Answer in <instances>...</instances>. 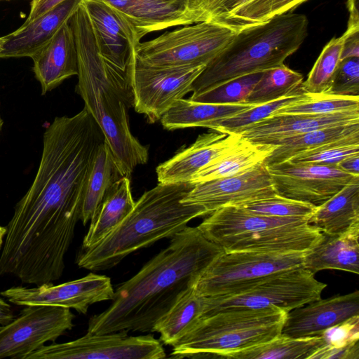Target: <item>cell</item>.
Masks as SVG:
<instances>
[{
    "instance_id": "cell-1",
    "label": "cell",
    "mask_w": 359,
    "mask_h": 359,
    "mask_svg": "<svg viewBox=\"0 0 359 359\" xmlns=\"http://www.w3.org/2000/svg\"><path fill=\"white\" fill-rule=\"evenodd\" d=\"M105 136L90 112L57 116L46 128L34 181L10 224L32 241L55 245L74 235L88 180Z\"/></svg>"
},
{
    "instance_id": "cell-2",
    "label": "cell",
    "mask_w": 359,
    "mask_h": 359,
    "mask_svg": "<svg viewBox=\"0 0 359 359\" xmlns=\"http://www.w3.org/2000/svg\"><path fill=\"white\" fill-rule=\"evenodd\" d=\"M224 250L187 226L168 247L114 290L111 305L90 317L87 333L152 332L156 321Z\"/></svg>"
},
{
    "instance_id": "cell-3",
    "label": "cell",
    "mask_w": 359,
    "mask_h": 359,
    "mask_svg": "<svg viewBox=\"0 0 359 359\" xmlns=\"http://www.w3.org/2000/svg\"><path fill=\"white\" fill-rule=\"evenodd\" d=\"M69 23L77 53L76 93L102 129L122 174L129 177L147 162L149 150L130 128L128 111L134 107V97L128 69L122 71L100 55L83 2Z\"/></svg>"
},
{
    "instance_id": "cell-4",
    "label": "cell",
    "mask_w": 359,
    "mask_h": 359,
    "mask_svg": "<svg viewBox=\"0 0 359 359\" xmlns=\"http://www.w3.org/2000/svg\"><path fill=\"white\" fill-rule=\"evenodd\" d=\"M194 186L190 182L158 183L145 191L113 231L97 244L79 251L77 265L93 271L110 269L128 255L171 238L191 219L207 215L200 206L182 202Z\"/></svg>"
},
{
    "instance_id": "cell-5",
    "label": "cell",
    "mask_w": 359,
    "mask_h": 359,
    "mask_svg": "<svg viewBox=\"0 0 359 359\" xmlns=\"http://www.w3.org/2000/svg\"><path fill=\"white\" fill-rule=\"evenodd\" d=\"M306 15L287 12L238 31L191 85L196 96L229 80L284 65L308 35Z\"/></svg>"
},
{
    "instance_id": "cell-6",
    "label": "cell",
    "mask_w": 359,
    "mask_h": 359,
    "mask_svg": "<svg viewBox=\"0 0 359 359\" xmlns=\"http://www.w3.org/2000/svg\"><path fill=\"white\" fill-rule=\"evenodd\" d=\"M208 215L197 227L224 252H304L322 236L307 219L263 215L238 205Z\"/></svg>"
},
{
    "instance_id": "cell-7",
    "label": "cell",
    "mask_w": 359,
    "mask_h": 359,
    "mask_svg": "<svg viewBox=\"0 0 359 359\" xmlns=\"http://www.w3.org/2000/svg\"><path fill=\"white\" fill-rule=\"evenodd\" d=\"M287 311L276 306L219 311L202 318L172 347L170 357H222L265 343L281 334Z\"/></svg>"
},
{
    "instance_id": "cell-8",
    "label": "cell",
    "mask_w": 359,
    "mask_h": 359,
    "mask_svg": "<svg viewBox=\"0 0 359 359\" xmlns=\"http://www.w3.org/2000/svg\"><path fill=\"white\" fill-rule=\"evenodd\" d=\"M326 287L304 267L292 268L250 281L226 294L204 297L202 318L226 309L276 306L289 312L320 299Z\"/></svg>"
},
{
    "instance_id": "cell-9",
    "label": "cell",
    "mask_w": 359,
    "mask_h": 359,
    "mask_svg": "<svg viewBox=\"0 0 359 359\" xmlns=\"http://www.w3.org/2000/svg\"><path fill=\"white\" fill-rule=\"evenodd\" d=\"M237 32L207 20L166 32L140 42L133 50L142 62L155 67L207 65L233 39Z\"/></svg>"
},
{
    "instance_id": "cell-10",
    "label": "cell",
    "mask_w": 359,
    "mask_h": 359,
    "mask_svg": "<svg viewBox=\"0 0 359 359\" xmlns=\"http://www.w3.org/2000/svg\"><path fill=\"white\" fill-rule=\"evenodd\" d=\"M304 253L223 252L202 272L194 287L203 297L226 294L269 274L302 266Z\"/></svg>"
},
{
    "instance_id": "cell-11",
    "label": "cell",
    "mask_w": 359,
    "mask_h": 359,
    "mask_svg": "<svg viewBox=\"0 0 359 359\" xmlns=\"http://www.w3.org/2000/svg\"><path fill=\"white\" fill-rule=\"evenodd\" d=\"M205 65L182 67H155L135 57L130 61L128 72L136 112L154 123L178 100L191 92V85Z\"/></svg>"
},
{
    "instance_id": "cell-12",
    "label": "cell",
    "mask_w": 359,
    "mask_h": 359,
    "mask_svg": "<svg viewBox=\"0 0 359 359\" xmlns=\"http://www.w3.org/2000/svg\"><path fill=\"white\" fill-rule=\"evenodd\" d=\"M126 331L103 334L86 333L74 341L47 346L24 359H160L166 357L153 335L129 336Z\"/></svg>"
},
{
    "instance_id": "cell-13",
    "label": "cell",
    "mask_w": 359,
    "mask_h": 359,
    "mask_svg": "<svg viewBox=\"0 0 359 359\" xmlns=\"http://www.w3.org/2000/svg\"><path fill=\"white\" fill-rule=\"evenodd\" d=\"M0 330V359H24L48 341H55L74 327L69 309L28 305Z\"/></svg>"
},
{
    "instance_id": "cell-14",
    "label": "cell",
    "mask_w": 359,
    "mask_h": 359,
    "mask_svg": "<svg viewBox=\"0 0 359 359\" xmlns=\"http://www.w3.org/2000/svg\"><path fill=\"white\" fill-rule=\"evenodd\" d=\"M36 286H14L0 294L18 306H60L73 309L82 314H86L93 304L111 300L114 294L111 279L93 273L60 285L44 283Z\"/></svg>"
},
{
    "instance_id": "cell-15",
    "label": "cell",
    "mask_w": 359,
    "mask_h": 359,
    "mask_svg": "<svg viewBox=\"0 0 359 359\" xmlns=\"http://www.w3.org/2000/svg\"><path fill=\"white\" fill-rule=\"evenodd\" d=\"M266 167L278 194L317 206L356 177L337 165L286 161Z\"/></svg>"
},
{
    "instance_id": "cell-16",
    "label": "cell",
    "mask_w": 359,
    "mask_h": 359,
    "mask_svg": "<svg viewBox=\"0 0 359 359\" xmlns=\"http://www.w3.org/2000/svg\"><path fill=\"white\" fill-rule=\"evenodd\" d=\"M277 194L264 163L239 175L194 184L182 200L200 206L207 215L226 205L259 200Z\"/></svg>"
},
{
    "instance_id": "cell-17",
    "label": "cell",
    "mask_w": 359,
    "mask_h": 359,
    "mask_svg": "<svg viewBox=\"0 0 359 359\" xmlns=\"http://www.w3.org/2000/svg\"><path fill=\"white\" fill-rule=\"evenodd\" d=\"M123 17L141 39L152 32L203 22L194 0H101Z\"/></svg>"
},
{
    "instance_id": "cell-18",
    "label": "cell",
    "mask_w": 359,
    "mask_h": 359,
    "mask_svg": "<svg viewBox=\"0 0 359 359\" xmlns=\"http://www.w3.org/2000/svg\"><path fill=\"white\" fill-rule=\"evenodd\" d=\"M93 29L100 55L122 71H126L135 47L140 42L128 21L101 0L83 1Z\"/></svg>"
},
{
    "instance_id": "cell-19",
    "label": "cell",
    "mask_w": 359,
    "mask_h": 359,
    "mask_svg": "<svg viewBox=\"0 0 359 359\" xmlns=\"http://www.w3.org/2000/svg\"><path fill=\"white\" fill-rule=\"evenodd\" d=\"M355 316H359L358 290L320 298L289 311L281 334L296 338L318 336Z\"/></svg>"
},
{
    "instance_id": "cell-20",
    "label": "cell",
    "mask_w": 359,
    "mask_h": 359,
    "mask_svg": "<svg viewBox=\"0 0 359 359\" xmlns=\"http://www.w3.org/2000/svg\"><path fill=\"white\" fill-rule=\"evenodd\" d=\"M359 123V109L325 115L274 114L236 131L242 139L257 144L328 127Z\"/></svg>"
},
{
    "instance_id": "cell-21",
    "label": "cell",
    "mask_w": 359,
    "mask_h": 359,
    "mask_svg": "<svg viewBox=\"0 0 359 359\" xmlns=\"http://www.w3.org/2000/svg\"><path fill=\"white\" fill-rule=\"evenodd\" d=\"M241 140L238 134L213 130L198 135L192 144L157 166L156 171L158 183L190 182L199 170Z\"/></svg>"
},
{
    "instance_id": "cell-22",
    "label": "cell",
    "mask_w": 359,
    "mask_h": 359,
    "mask_svg": "<svg viewBox=\"0 0 359 359\" xmlns=\"http://www.w3.org/2000/svg\"><path fill=\"white\" fill-rule=\"evenodd\" d=\"M33 72L41 94L58 87L65 80L78 74L77 53L69 20L32 57Z\"/></svg>"
},
{
    "instance_id": "cell-23",
    "label": "cell",
    "mask_w": 359,
    "mask_h": 359,
    "mask_svg": "<svg viewBox=\"0 0 359 359\" xmlns=\"http://www.w3.org/2000/svg\"><path fill=\"white\" fill-rule=\"evenodd\" d=\"M83 0H65L32 22L5 36L0 58L32 57L69 21Z\"/></svg>"
},
{
    "instance_id": "cell-24",
    "label": "cell",
    "mask_w": 359,
    "mask_h": 359,
    "mask_svg": "<svg viewBox=\"0 0 359 359\" xmlns=\"http://www.w3.org/2000/svg\"><path fill=\"white\" fill-rule=\"evenodd\" d=\"M302 267L312 273L339 270L359 273V229L340 234L322 233L321 238L304 252Z\"/></svg>"
},
{
    "instance_id": "cell-25",
    "label": "cell",
    "mask_w": 359,
    "mask_h": 359,
    "mask_svg": "<svg viewBox=\"0 0 359 359\" xmlns=\"http://www.w3.org/2000/svg\"><path fill=\"white\" fill-rule=\"evenodd\" d=\"M309 224L320 232L332 235L359 229V176L318 205Z\"/></svg>"
},
{
    "instance_id": "cell-26",
    "label": "cell",
    "mask_w": 359,
    "mask_h": 359,
    "mask_svg": "<svg viewBox=\"0 0 359 359\" xmlns=\"http://www.w3.org/2000/svg\"><path fill=\"white\" fill-rule=\"evenodd\" d=\"M273 148V145L257 144L242 139L199 170L190 183L196 184L245 172L263 163Z\"/></svg>"
},
{
    "instance_id": "cell-27",
    "label": "cell",
    "mask_w": 359,
    "mask_h": 359,
    "mask_svg": "<svg viewBox=\"0 0 359 359\" xmlns=\"http://www.w3.org/2000/svg\"><path fill=\"white\" fill-rule=\"evenodd\" d=\"M129 177L115 182L95 216L90 220L81 250L92 247L113 231L135 206Z\"/></svg>"
},
{
    "instance_id": "cell-28",
    "label": "cell",
    "mask_w": 359,
    "mask_h": 359,
    "mask_svg": "<svg viewBox=\"0 0 359 359\" xmlns=\"http://www.w3.org/2000/svg\"><path fill=\"white\" fill-rule=\"evenodd\" d=\"M254 105L205 103L182 98L172 104L160 121L163 128L168 130L196 127L207 128L213 121L233 116Z\"/></svg>"
},
{
    "instance_id": "cell-29",
    "label": "cell",
    "mask_w": 359,
    "mask_h": 359,
    "mask_svg": "<svg viewBox=\"0 0 359 359\" xmlns=\"http://www.w3.org/2000/svg\"><path fill=\"white\" fill-rule=\"evenodd\" d=\"M204 297L191 285L184 290L171 308L155 323L152 332L160 334L161 341L173 346L202 318Z\"/></svg>"
},
{
    "instance_id": "cell-30",
    "label": "cell",
    "mask_w": 359,
    "mask_h": 359,
    "mask_svg": "<svg viewBox=\"0 0 359 359\" xmlns=\"http://www.w3.org/2000/svg\"><path fill=\"white\" fill-rule=\"evenodd\" d=\"M122 177L123 175L105 140L97 151L86 187L80 219L83 225L95 216L115 182Z\"/></svg>"
},
{
    "instance_id": "cell-31",
    "label": "cell",
    "mask_w": 359,
    "mask_h": 359,
    "mask_svg": "<svg viewBox=\"0 0 359 359\" xmlns=\"http://www.w3.org/2000/svg\"><path fill=\"white\" fill-rule=\"evenodd\" d=\"M325 344L321 335L290 337L282 334L276 337L243 350L224 354L222 358L235 359H309Z\"/></svg>"
},
{
    "instance_id": "cell-32",
    "label": "cell",
    "mask_w": 359,
    "mask_h": 359,
    "mask_svg": "<svg viewBox=\"0 0 359 359\" xmlns=\"http://www.w3.org/2000/svg\"><path fill=\"white\" fill-rule=\"evenodd\" d=\"M359 132V123L328 127L311 130L270 142L274 148L264 160L265 165L281 163L302 152Z\"/></svg>"
},
{
    "instance_id": "cell-33",
    "label": "cell",
    "mask_w": 359,
    "mask_h": 359,
    "mask_svg": "<svg viewBox=\"0 0 359 359\" xmlns=\"http://www.w3.org/2000/svg\"><path fill=\"white\" fill-rule=\"evenodd\" d=\"M303 76L285 64L264 71L250 93L246 103L259 104L278 100L297 90Z\"/></svg>"
},
{
    "instance_id": "cell-34",
    "label": "cell",
    "mask_w": 359,
    "mask_h": 359,
    "mask_svg": "<svg viewBox=\"0 0 359 359\" xmlns=\"http://www.w3.org/2000/svg\"><path fill=\"white\" fill-rule=\"evenodd\" d=\"M346 37L344 32L325 45L307 79L299 86L302 91L309 94H324L330 88L341 62Z\"/></svg>"
},
{
    "instance_id": "cell-35",
    "label": "cell",
    "mask_w": 359,
    "mask_h": 359,
    "mask_svg": "<svg viewBox=\"0 0 359 359\" xmlns=\"http://www.w3.org/2000/svg\"><path fill=\"white\" fill-rule=\"evenodd\" d=\"M306 0H253L219 23L236 32L263 22L272 17L290 12Z\"/></svg>"
},
{
    "instance_id": "cell-36",
    "label": "cell",
    "mask_w": 359,
    "mask_h": 359,
    "mask_svg": "<svg viewBox=\"0 0 359 359\" xmlns=\"http://www.w3.org/2000/svg\"><path fill=\"white\" fill-rule=\"evenodd\" d=\"M307 97L306 93L295 91L278 100L254 105L233 116L213 121L208 126L207 128L226 134L235 133L241 128L273 115L283 107L302 100Z\"/></svg>"
},
{
    "instance_id": "cell-37",
    "label": "cell",
    "mask_w": 359,
    "mask_h": 359,
    "mask_svg": "<svg viewBox=\"0 0 359 359\" xmlns=\"http://www.w3.org/2000/svg\"><path fill=\"white\" fill-rule=\"evenodd\" d=\"M307 94L308 97L306 98L285 106L278 110L274 114H300L325 115L359 109V96Z\"/></svg>"
},
{
    "instance_id": "cell-38",
    "label": "cell",
    "mask_w": 359,
    "mask_h": 359,
    "mask_svg": "<svg viewBox=\"0 0 359 359\" xmlns=\"http://www.w3.org/2000/svg\"><path fill=\"white\" fill-rule=\"evenodd\" d=\"M264 72H255L229 80L189 99L214 104L246 103L252 90Z\"/></svg>"
},
{
    "instance_id": "cell-39",
    "label": "cell",
    "mask_w": 359,
    "mask_h": 359,
    "mask_svg": "<svg viewBox=\"0 0 359 359\" xmlns=\"http://www.w3.org/2000/svg\"><path fill=\"white\" fill-rule=\"evenodd\" d=\"M359 154V132L323 144L316 149L298 154L289 161L337 165L344 159Z\"/></svg>"
},
{
    "instance_id": "cell-40",
    "label": "cell",
    "mask_w": 359,
    "mask_h": 359,
    "mask_svg": "<svg viewBox=\"0 0 359 359\" xmlns=\"http://www.w3.org/2000/svg\"><path fill=\"white\" fill-rule=\"evenodd\" d=\"M254 213L266 216L297 217L309 220L317 205L279 194L236 205Z\"/></svg>"
},
{
    "instance_id": "cell-41",
    "label": "cell",
    "mask_w": 359,
    "mask_h": 359,
    "mask_svg": "<svg viewBox=\"0 0 359 359\" xmlns=\"http://www.w3.org/2000/svg\"><path fill=\"white\" fill-rule=\"evenodd\" d=\"M324 94L359 96V57L341 60L334 80Z\"/></svg>"
},
{
    "instance_id": "cell-42",
    "label": "cell",
    "mask_w": 359,
    "mask_h": 359,
    "mask_svg": "<svg viewBox=\"0 0 359 359\" xmlns=\"http://www.w3.org/2000/svg\"><path fill=\"white\" fill-rule=\"evenodd\" d=\"M327 348H339L359 341V316L330 327L320 334Z\"/></svg>"
},
{
    "instance_id": "cell-43",
    "label": "cell",
    "mask_w": 359,
    "mask_h": 359,
    "mask_svg": "<svg viewBox=\"0 0 359 359\" xmlns=\"http://www.w3.org/2000/svg\"><path fill=\"white\" fill-rule=\"evenodd\" d=\"M358 359L359 341L339 348H319L309 359Z\"/></svg>"
},
{
    "instance_id": "cell-44",
    "label": "cell",
    "mask_w": 359,
    "mask_h": 359,
    "mask_svg": "<svg viewBox=\"0 0 359 359\" xmlns=\"http://www.w3.org/2000/svg\"><path fill=\"white\" fill-rule=\"evenodd\" d=\"M344 43L341 60L350 57H359V28H348Z\"/></svg>"
},
{
    "instance_id": "cell-45",
    "label": "cell",
    "mask_w": 359,
    "mask_h": 359,
    "mask_svg": "<svg viewBox=\"0 0 359 359\" xmlns=\"http://www.w3.org/2000/svg\"><path fill=\"white\" fill-rule=\"evenodd\" d=\"M63 1L65 0H32L30 11L23 25L32 22Z\"/></svg>"
},
{
    "instance_id": "cell-46",
    "label": "cell",
    "mask_w": 359,
    "mask_h": 359,
    "mask_svg": "<svg viewBox=\"0 0 359 359\" xmlns=\"http://www.w3.org/2000/svg\"><path fill=\"white\" fill-rule=\"evenodd\" d=\"M337 166L349 174L359 176V154L344 159Z\"/></svg>"
},
{
    "instance_id": "cell-47",
    "label": "cell",
    "mask_w": 359,
    "mask_h": 359,
    "mask_svg": "<svg viewBox=\"0 0 359 359\" xmlns=\"http://www.w3.org/2000/svg\"><path fill=\"white\" fill-rule=\"evenodd\" d=\"M15 318L11 306L0 297V330L11 323Z\"/></svg>"
},
{
    "instance_id": "cell-48",
    "label": "cell",
    "mask_w": 359,
    "mask_h": 359,
    "mask_svg": "<svg viewBox=\"0 0 359 359\" xmlns=\"http://www.w3.org/2000/svg\"><path fill=\"white\" fill-rule=\"evenodd\" d=\"M229 0H209L204 9L205 18L208 19L210 15L217 11Z\"/></svg>"
},
{
    "instance_id": "cell-49",
    "label": "cell",
    "mask_w": 359,
    "mask_h": 359,
    "mask_svg": "<svg viewBox=\"0 0 359 359\" xmlns=\"http://www.w3.org/2000/svg\"><path fill=\"white\" fill-rule=\"evenodd\" d=\"M253 0H241L238 4V5L231 11H230L229 13H227L226 15H224L222 18H226V16L229 15L230 14H231L232 13H233L234 11H237L238 9H239L240 8L243 7V6L249 4L250 2L252 1ZM222 18L221 20H222Z\"/></svg>"
},
{
    "instance_id": "cell-50",
    "label": "cell",
    "mask_w": 359,
    "mask_h": 359,
    "mask_svg": "<svg viewBox=\"0 0 359 359\" xmlns=\"http://www.w3.org/2000/svg\"><path fill=\"white\" fill-rule=\"evenodd\" d=\"M6 233V226L0 225V251L3 248L4 239Z\"/></svg>"
},
{
    "instance_id": "cell-51",
    "label": "cell",
    "mask_w": 359,
    "mask_h": 359,
    "mask_svg": "<svg viewBox=\"0 0 359 359\" xmlns=\"http://www.w3.org/2000/svg\"><path fill=\"white\" fill-rule=\"evenodd\" d=\"M194 1L196 3V4L197 5V6L198 7V8L201 10V11L203 15L204 20L205 21V15H204V8H205L206 3L208 1V0H194Z\"/></svg>"
},
{
    "instance_id": "cell-52",
    "label": "cell",
    "mask_w": 359,
    "mask_h": 359,
    "mask_svg": "<svg viewBox=\"0 0 359 359\" xmlns=\"http://www.w3.org/2000/svg\"><path fill=\"white\" fill-rule=\"evenodd\" d=\"M4 41H5V36L0 37V53H1V51L2 50Z\"/></svg>"
},
{
    "instance_id": "cell-53",
    "label": "cell",
    "mask_w": 359,
    "mask_h": 359,
    "mask_svg": "<svg viewBox=\"0 0 359 359\" xmlns=\"http://www.w3.org/2000/svg\"><path fill=\"white\" fill-rule=\"evenodd\" d=\"M3 124H4V121L0 116V133L1 132V130H2V127H3Z\"/></svg>"
},
{
    "instance_id": "cell-54",
    "label": "cell",
    "mask_w": 359,
    "mask_h": 359,
    "mask_svg": "<svg viewBox=\"0 0 359 359\" xmlns=\"http://www.w3.org/2000/svg\"><path fill=\"white\" fill-rule=\"evenodd\" d=\"M0 1H9V0H0Z\"/></svg>"
}]
</instances>
